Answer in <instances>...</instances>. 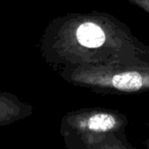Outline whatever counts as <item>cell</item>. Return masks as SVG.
<instances>
[{
	"label": "cell",
	"instance_id": "3957f363",
	"mask_svg": "<svg viewBox=\"0 0 149 149\" xmlns=\"http://www.w3.org/2000/svg\"><path fill=\"white\" fill-rule=\"evenodd\" d=\"M145 147H146V149H149V137L147 138V140L145 141Z\"/></svg>",
	"mask_w": 149,
	"mask_h": 149
},
{
	"label": "cell",
	"instance_id": "7a4b0ae2",
	"mask_svg": "<svg viewBox=\"0 0 149 149\" xmlns=\"http://www.w3.org/2000/svg\"><path fill=\"white\" fill-rule=\"evenodd\" d=\"M137 1L147 13H149V0H137Z\"/></svg>",
	"mask_w": 149,
	"mask_h": 149
},
{
	"label": "cell",
	"instance_id": "6da1fadb",
	"mask_svg": "<svg viewBox=\"0 0 149 149\" xmlns=\"http://www.w3.org/2000/svg\"><path fill=\"white\" fill-rule=\"evenodd\" d=\"M80 45L86 48H100L103 47L107 42V36L100 26L94 23L82 24L76 33Z\"/></svg>",
	"mask_w": 149,
	"mask_h": 149
}]
</instances>
